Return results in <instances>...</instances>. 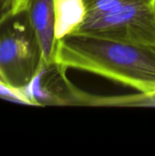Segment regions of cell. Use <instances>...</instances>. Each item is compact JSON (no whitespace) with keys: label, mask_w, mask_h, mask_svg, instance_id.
<instances>
[{"label":"cell","mask_w":155,"mask_h":156,"mask_svg":"<svg viewBox=\"0 0 155 156\" xmlns=\"http://www.w3.org/2000/svg\"><path fill=\"white\" fill-rule=\"evenodd\" d=\"M54 61L90 72L139 92L155 91V47L85 35L58 39Z\"/></svg>","instance_id":"1"},{"label":"cell","mask_w":155,"mask_h":156,"mask_svg":"<svg viewBox=\"0 0 155 156\" xmlns=\"http://www.w3.org/2000/svg\"><path fill=\"white\" fill-rule=\"evenodd\" d=\"M69 34L155 47V0H90Z\"/></svg>","instance_id":"2"},{"label":"cell","mask_w":155,"mask_h":156,"mask_svg":"<svg viewBox=\"0 0 155 156\" xmlns=\"http://www.w3.org/2000/svg\"><path fill=\"white\" fill-rule=\"evenodd\" d=\"M44 63L28 16L0 32V79L19 89L27 86Z\"/></svg>","instance_id":"3"},{"label":"cell","mask_w":155,"mask_h":156,"mask_svg":"<svg viewBox=\"0 0 155 156\" xmlns=\"http://www.w3.org/2000/svg\"><path fill=\"white\" fill-rule=\"evenodd\" d=\"M65 67L57 62L43 63L31 82L23 88L31 104L86 105L88 92L78 89L67 77Z\"/></svg>","instance_id":"4"},{"label":"cell","mask_w":155,"mask_h":156,"mask_svg":"<svg viewBox=\"0 0 155 156\" xmlns=\"http://www.w3.org/2000/svg\"><path fill=\"white\" fill-rule=\"evenodd\" d=\"M27 16L44 62H54L57 45L55 0H32Z\"/></svg>","instance_id":"5"},{"label":"cell","mask_w":155,"mask_h":156,"mask_svg":"<svg viewBox=\"0 0 155 156\" xmlns=\"http://www.w3.org/2000/svg\"><path fill=\"white\" fill-rule=\"evenodd\" d=\"M85 8V0H55L57 41L76 27L84 15Z\"/></svg>","instance_id":"6"},{"label":"cell","mask_w":155,"mask_h":156,"mask_svg":"<svg viewBox=\"0 0 155 156\" xmlns=\"http://www.w3.org/2000/svg\"><path fill=\"white\" fill-rule=\"evenodd\" d=\"M87 105L90 106H154L155 91L139 92L122 96H97L89 93Z\"/></svg>","instance_id":"7"},{"label":"cell","mask_w":155,"mask_h":156,"mask_svg":"<svg viewBox=\"0 0 155 156\" xmlns=\"http://www.w3.org/2000/svg\"><path fill=\"white\" fill-rule=\"evenodd\" d=\"M32 0H0V10L7 16H16L26 14Z\"/></svg>","instance_id":"8"},{"label":"cell","mask_w":155,"mask_h":156,"mask_svg":"<svg viewBox=\"0 0 155 156\" xmlns=\"http://www.w3.org/2000/svg\"><path fill=\"white\" fill-rule=\"evenodd\" d=\"M89 1H90V0H85V2H86V5H87V3H88Z\"/></svg>","instance_id":"9"}]
</instances>
